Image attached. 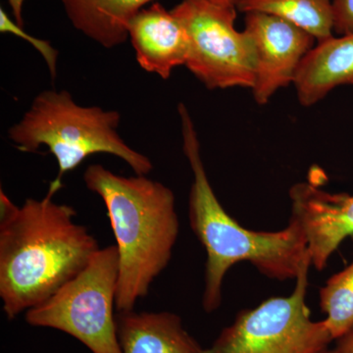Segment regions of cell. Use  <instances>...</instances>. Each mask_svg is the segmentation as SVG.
<instances>
[{
	"label": "cell",
	"instance_id": "6da1fadb",
	"mask_svg": "<svg viewBox=\"0 0 353 353\" xmlns=\"http://www.w3.org/2000/svg\"><path fill=\"white\" fill-rule=\"evenodd\" d=\"M61 188L51 182L44 199H26L0 223V297L9 320L48 301L101 250L74 221L75 209L53 201Z\"/></svg>",
	"mask_w": 353,
	"mask_h": 353
},
{
	"label": "cell",
	"instance_id": "7a4b0ae2",
	"mask_svg": "<svg viewBox=\"0 0 353 353\" xmlns=\"http://www.w3.org/2000/svg\"><path fill=\"white\" fill-rule=\"evenodd\" d=\"M178 111L182 123L183 152L192 172L190 225L208 254L202 307L208 313L220 307L224 279L239 262H250L262 275L273 280H296L304 267L311 266L303 228L290 218L289 224L279 231H253L232 217L209 182L189 110L180 103Z\"/></svg>",
	"mask_w": 353,
	"mask_h": 353
},
{
	"label": "cell",
	"instance_id": "3957f363",
	"mask_svg": "<svg viewBox=\"0 0 353 353\" xmlns=\"http://www.w3.org/2000/svg\"><path fill=\"white\" fill-rule=\"evenodd\" d=\"M83 181L105 204L119 252L116 309L134 310L172 259L180 232L175 196L157 181L117 175L101 164L90 165Z\"/></svg>",
	"mask_w": 353,
	"mask_h": 353
},
{
	"label": "cell",
	"instance_id": "277c9868",
	"mask_svg": "<svg viewBox=\"0 0 353 353\" xmlns=\"http://www.w3.org/2000/svg\"><path fill=\"white\" fill-rule=\"evenodd\" d=\"M120 121L118 111L79 105L67 90H43L20 122L10 127L8 137L20 152L48 148L59 167L57 183H62L64 174L97 153L120 158L137 175L146 176L153 169L152 162L121 138Z\"/></svg>",
	"mask_w": 353,
	"mask_h": 353
},
{
	"label": "cell",
	"instance_id": "5b68a950",
	"mask_svg": "<svg viewBox=\"0 0 353 353\" xmlns=\"http://www.w3.org/2000/svg\"><path fill=\"white\" fill-rule=\"evenodd\" d=\"M119 271L117 246L101 248L77 277L29 309L26 321L64 332L92 353H123L114 314Z\"/></svg>",
	"mask_w": 353,
	"mask_h": 353
},
{
	"label": "cell",
	"instance_id": "8992f818",
	"mask_svg": "<svg viewBox=\"0 0 353 353\" xmlns=\"http://www.w3.org/2000/svg\"><path fill=\"white\" fill-rule=\"evenodd\" d=\"M310 268L299 274L289 296L241 311L204 353H328L333 336L324 320L311 319L306 304Z\"/></svg>",
	"mask_w": 353,
	"mask_h": 353
},
{
	"label": "cell",
	"instance_id": "52a82bcc",
	"mask_svg": "<svg viewBox=\"0 0 353 353\" xmlns=\"http://www.w3.org/2000/svg\"><path fill=\"white\" fill-rule=\"evenodd\" d=\"M236 10L204 0H183L172 9L189 37L185 66L209 90L254 85V48L234 26Z\"/></svg>",
	"mask_w": 353,
	"mask_h": 353
},
{
	"label": "cell",
	"instance_id": "ba28073f",
	"mask_svg": "<svg viewBox=\"0 0 353 353\" xmlns=\"http://www.w3.org/2000/svg\"><path fill=\"white\" fill-rule=\"evenodd\" d=\"M243 31L254 48L253 99L265 105L278 90L294 83L297 70L316 39L297 26L263 12L245 13Z\"/></svg>",
	"mask_w": 353,
	"mask_h": 353
},
{
	"label": "cell",
	"instance_id": "9c48e42d",
	"mask_svg": "<svg viewBox=\"0 0 353 353\" xmlns=\"http://www.w3.org/2000/svg\"><path fill=\"white\" fill-rule=\"evenodd\" d=\"M292 216L307 240L311 266L321 271L348 236H353V194H331L313 183L290 190Z\"/></svg>",
	"mask_w": 353,
	"mask_h": 353
},
{
	"label": "cell",
	"instance_id": "30bf717a",
	"mask_svg": "<svg viewBox=\"0 0 353 353\" xmlns=\"http://www.w3.org/2000/svg\"><path fill=\"white\" fill-rule=\"evenodd\" d=\"M129 39L139 66L164 80L187 61L188 32L175 14L158 2L134 16L129 26Z\"/></svg>",
	"mask_w": 353,
	"mask_h": 353
},
{
	"label": "cell",
	"instance_id": "8fae6325",
	"mask_svg": "<svg viewBox=\"0 0 353 353\" xmlns=\"http://www.w3.org/2000/svg\"><path fill=\"white\" fill-rule=\"evenodd\" d=\"M292 85L305 108L321 101L334 88L353 85V32L318 41L303 58Z\"/></svg>",
	"mask_w": 353,
	"mask_h": 353
},
{
	"label": "cell",
	"instance_id": "7c38bea8",
	"mask_svg": "<svg viewBox=\"0 0 353 353\" xmlns=\"http://www.w3.org/2000/svg\"><path fill=\"white\" fill-rule=\"evenodd\" d=\"M116 324L123 353H204L175 313L123 311Z\"/></svg>",
	"mask_w": 353,
	"mask_h": 353
},
{
	"label": "cell",
	"instance_id": "4fadbf2b",
	"mask_svg": "<svg viewBox=\"0 0 353 353\" xmlns=\"http://www.w3.org/2000/svg\"><path fill=\"white\" fill-rule=\"evenodd\" d=\"M65 13L79 32L113 48L129 39V26L153 0H61Z\"/></svg>",
	"mask_w": 353,
	"mask_h": 353
},
{
	"label": "cell",
	"instance_id": "5bb4252c",
	"mask_svg": "<svg viewBox=\"0 0 353 353\" xmlns=\"http://www.w3.org/2000/svg\"><path fill=\"white\" fill-rule=\"evenodd\" d=\"M238 10L277 16L307 32L317 41L334 36L333 0H243Z\"/></svg>",
	"mask_w": 353,
	"mask_h": 353
},
{
	"label": "cell",
	"instance_id": "9a60e30c",
	"mask_svg": "<svg viewBox=\"0 0 353 353\" xmlns=\"http://www.w3.org/2000/svg\"><path fill=\"white\" fill-rule=\"evenodd\" d=\"M319 303L330 333L338 340L353 325V259L320 289Z\"/></svg>",
	"mask_w": 353,
	"mask_h": 353
},
{
	"label": "cell",
	"instance_id": "2e32d148",
	"mask_svg": "<svg viewBox=\"0 0 353 353\" xmlns=\"http://www.w3.org/2000/svg\"><path fill=\"white\" fill-rule=\"evenodd\" d=\"M0 32H3V34L9 32V34H15V36L19 37L20 39H24L28 43H32L34 48L43 55L46 65L50 69V75L54 80L55 77H57L58 51L48 41L34 38V37L28 34L23 29V27H21L15 21L9 17L8 14L3 8H0Z\"/></svg>",
	"mask_w": 353,
	"mask_h": 353
},
{
	"label": "cell",
	"instance_id": "e0dca14e",
	"mask_svg": "<svg viewBox=\"0 0 353 353\" xmlns=\"http://www.w3.org/2000/svg\"><path fill=\"white\" fill-rule=\"evenodd\" d=\"M334 32L338 34L353 32V0H333Z\"/></svg>",
	"mask_w": 353,
	"mask_h": 353
},
{
	"label": "cell",
	"instance_id": "ac0fdd59",
	"mask_svg": "<svg viewBox=\"0 0 353 353\" xmlns=\"http://www.w3.org/2000/svg\"><path fill=\"white\" fill-rule=\"evenodd\" d=\"M336 341L333 353H353V325Z\"/></svg>",
	"mask_w": 353,
	"mask_h": 353
},
{
	"label": "cell",
	"instance_id": "d6986e66",
	"mask_svg": "<svg viewBox=\"0 0 353 353\" xmlns=\"http://www.w3.org/2000/svg\"><path fill=\"white\" fill-rule=\"evenodd\" d=\"M25 0H8L9 6L12 12L13 20L21 27H24V20H23V6H24Z\"/></svg>",
	"mask_w": 353,
	"mask_h": 353
},
{
	"label": "cell",
	"instance_id": "ffe728a7",
	"mask_svg": "<svg viewBox=\"0 0 353 353\" xmlns=\"http://www.w3.org/2000/svg\"><path fill=\"white\" fill-rule=\"evenodd\" d=\"M204 1L211 2V3L217 4V6L234 7V8L238 9L239 4L243 0H204Z\"/></svg>",
	"mask_w": 353,
	"mask_h": 353
},
{
	"label": "cell",
	"instance_id": "44dd1931",
	"mask_svg": "<svg viewBox=\"0 0 353 353\" xmlns=\"http://www.w3.org/2000/svg\"><path fill=\"white\" fill-rule=\"evenodd\" d=\"M328 353H333V350H330V352Z\"/></svg>",
	"mask_w": 353,
	"mask_h": 353
}]
</instances>
